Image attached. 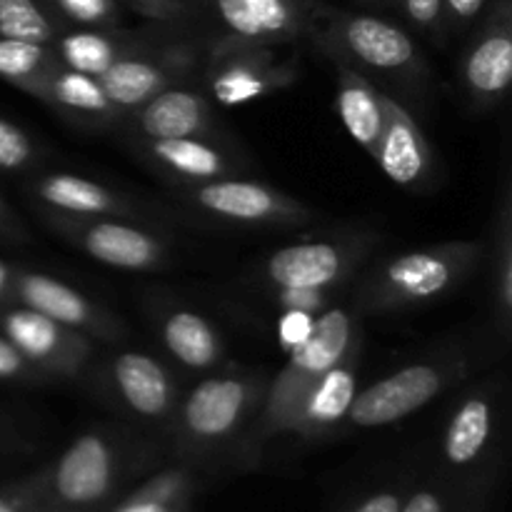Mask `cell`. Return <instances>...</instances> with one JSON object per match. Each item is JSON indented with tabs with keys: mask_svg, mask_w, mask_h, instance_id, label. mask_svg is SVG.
Returning <instances> with one entry per match:
<instances>
[{
	"mask_svg": "<svg viewBox=\"0 0 512 512\" xmlns=\"http://www.w3.org/2000/svg\"><path fill=\"white\" fill-rule=\"evenodd\" d=\"M310 43L333 63L350 65L398 100L428 103L433 73L413 35L398 23L373 13L330 8L315 25Z\"/></svg>",
	"mask_w": 512,
	"mask_h": 512,
	"instance_id": "obj_1",
	"label": "cell"
},
{
	"mask_svg": "<svg viewBox=\"0 0 512 512\" xmlns=\"http://www.w3.org/2000/svg\"><path fill=\"white\" fill-rule=\"evenodd\" d=\"M483 240H448L390 255L368 270L355 288L360 315H390L448 298L483 263Z\"/></svg>",
	"mask_w": 512,
	"mask_h": 512,
	"instance_id": "obj_2",
	"label": "cell"
},
{
	"mask_svg": "<svg viewBox=\"0 0 512 512\" xmlns=\"http://www.w3.org/2000/svg\"><path fill=\"white\" fill-rule=\"evenodd\" d=\"M363 340L360 313L345 305H330L315 320V328L303 345L288 353V360L273 380H268L263 403L255 415L253 438L265 440L288 430L290 418L298 408L300 398L310 385L328 373L335 363L348 355L355 343Z\"/></svg>",
	"mask_w": 512,
	"mask_h": 512,
	"instance_id": "obj_3",
	"label": "cell"
},
{
	"mask_svg": "<svg viewBox=\"0 0 512 512\" xmlns=\"http://www.w3.org/2000/svg\"><path fill=\"white\" fill-rule=\"evenodd\" d=\"M478 355L465 348L445 350L433 358L415 360L358 390L343 425L348 430H375L410 418L448 390L473 375Z\"/></svg>",
	"mask_w": 512,
	"mask_h": 512,
	"instance_id": "obj_4",
	"label": "cell"
},
{
	"mask_svg": "<svg viewBox=\"0 0 512 512\" xmlns=\"http://www.w3.org/2000/svg\"><path fill=\"white\" fill-rule=\"evenodd\" d=\"M268 378L260 370L220 368L180 395L175 408L178 438L190 448H213L235 438L258 415Z\"/></svg>",
	"mask_w": 512,
	"mask_h": 512,
	"instance_id": "obj_5",
	"label": "cell"
},
{
	"mask_svg": "<svg viewBox=\"0 0 512 512\" xmlns=\"http://www.w3.org/2000/svg\"><path fill=\"white\" fill-rule=\"evenodd\" d=\"M380 235L375 230H348L330 238L300 240L265 255L258 280L268 290L313 288L335 293L373 258Z\"/></svg>",
	"mask_w": 512,
	"mask_h": 512,
	"instance_id": "obj_6",
	"label": "cell"
},
{
	"mask_svg": "<svg viewBox=\"0 0 512 512\" xmlns=\"http://www.w3.org/2000/svg\"><path fill=\"white\" fill-rule=\"evenodd\" d=\"M203 90L223 108H240L290 88L300 78L298 55L270 45L210 40L203 53Z\"/></svg>",
	"mask_w": 512,
	"mask_h": 512,
	"instance_id": "obj_7",
	"label": "cell"
},
{
	"mask_svg": "<svg viewBox=\"0 0 512 512\" xmlns=\"http://www.w3.org/2000/svg\"><path fill=\"white\" fill-rule=\"evenodd\" d=\"M180 200L208 220L238 228H300L318 220L310 205L260 180L230 175L178 188Z\"/></svg>",
	"mask_w": 512,
	"mask_h": 512,
	"instance_id": "obj_8",
	"label": "cell"
},
{
	"mask_svg": "<svg viewBox=\"0 0 512 512\" xmlns=\"http://www.w3.org/2000/svg\"><path fill=\"white\" fill-rule=\"evenodd\" d=\"M215 28L213 40L293 45L308 40L328 10L325 0H198Z\"/></svg>",
	"mask_w": 512,
	"mask_h": 512,
	"instance_id": "obj_9",
	"label": "cell"
},
{
	"mask_svg": "<svg viewBox=\"0 0 512 512\" xmlns=\"http://www.w3.org/2000/svg\"><path fill=\"white\" fill-rule=\"evenodd\" d=\"M0 333L48 380H78L95 360V340L25 305L0 308Z\"/></svg>",
	"mask_w": 512,
	"mask_h": 512,
	"instance_id": "obj_10",
	"label": "cell"
},
{
	"mask_svg": "<svg viewBox=\"0 0 512 512\" xmlns=\"http://www.w3.org/2000/svg\"><path fill=\"white\" fill-rule=\"evenodd\" d=\"M460 88L478 113L495 110L512 83V0H493L460 55Z\"/></svg>",
	"mask_w": 512,
	"mask_h": 512,
	"instance_id": "obj_11",
	"label": "cell"
},
{
	"mask_svg": "<svg viewBox=\"0 0 512 512\" xmlns=\"http://www.w3.org/2000/svg\"><path fill=\"white\" fill-rule=\"evenodd\" d=\"M200 65H203V53L193 43L158 38L145 48L115 60L98 80L115 108L128 115L170 85L188 83L193 70H198Z\"/></svg>",
	"mask_w": 512,
	"mask_h": 512,
	"instance_id": "obj_12",
	"label": "cell"
},
{
	"mask_svg": "<svg viewBox=\"0 0 512 512\" xmlns=\"http://www.w3.org/2000/svg\"><path fill=\"white\" fill-rule=\"evenodd\" d=\"M48 223L80 253L108 268L153 273L170 260V245L163 233L143 228L130 218L48 220Z\"/></svg>",
	"mask_w": 512,
	"mask_h": 512,
	"instance_id": "obj_13",
	"label": "cell"
},
{
	"mask_svg": "<svg viewBox=\"0 0 512 512\" xmlns=\"http://www.w3.org/2000/svg\"><path fill=\"white\" fill-rule=\"evenodd\" d=\"M13 303L48 315L50 320L78 333L88 335L95 343H123L125 323L105 305L85 295L83 290L63 283L40 270H15Z\"/></svg>",
	"mask_w": 512,
	"mask_h": 512,
	"instance_id": "obj_14",
	"label": "cell"
},
{
	"mask_svg": "<svg viewBox=\"0 0 512 512\" xmlns=\"http://www.w3.org/2000/svg\"><path fill=\"white\" fill-rule=\"evenodd\" d=\"M103 388L115 405L148 423L175 415L180 388L168 365L143 350H120L103 365Z\"/></svg>",
	"mask_w": 512,
	"mask_h": 512,
	"instance_id": "obj_15",
	"label": "cell"
},
{
	"mask_svg": "<svg viewBox=\"0 0 512 512\" xmlns=\"http://www.w3.org/2000/svg\"><path fill=\"white\" fill-rule=\"evenodd\" d=\"M373 160L390 183L410 193L433 188L438 178V155L420 128V120L390 93H383V133Z\"/></svg>",
	"mask_w": 512,
	"mask_h": 512,
	"instance_id": "obj_16",
	"label": "cell"
},
{
	"mask_svg": "<svg viewBox=\"0 0 512 512\" xmlns=\"http://www.w3.org/2000/svg\"><path fill=\"white\" fill-rule=\"evenodd\" d=\"M28 198L48 220L90 218H143V205L128 193L65 170H45L30 175Z\"/></svg>",
	"mask_w": 512,
	"mask_h": 512,
	"instance_id": "obj_17",
	"label": "cell"
},
{
	"mask_svg": "<svg viewBox=\"0 0 512 512\" xmlns=\"http://www.w3.org/2000/svg\"><path fill=\"white\" fill-rule=\"evenodd\" d=\"M133 140H165V138H225L223 125L215 115L213 100L203 88H190L188 83L170 85L163 93L150 98L133 113L125 115Z\"/></svg>",
	"mask_w": 512,
	"mask_h": 512,
	"instance_id": "obj_18",
	"label": "cell"
},
{
	"mask_svg": "<svg viewBox=\"0 0 512 512\" xmlns=\"http://www.w3.org/2000/svg\"><path fill=\"white\" fill-rule=\"evenodd\" d=\"M140 160L178 188L230 178L245 170V158L223 138L133 140Z\"/></svg>",
	"mask_w": 512,
	"mask_h": 512,
	"instance_id": "obj_19",
	"label": "cell"
},
{
	"mask_svg": "<svg viewBox=\"0 0 512 512\" xmlns=\"http://www.w3.org/2000/svg\"><path fill=\"white\" fill-rule=\"evenodd\" d=\"M505 380L483 378L470 385L453 405L443 430V458L453 468H470L493 445L500 410L505 405Z\"/></svg>",
	"mask_w": 512,
	"mask_h": 512,
	"instance_id": "obj_20",
	"label": "cell"
},
{
	"mask_svg": "<svg viewBox=\"0 0 512 512\" xmlns=\"http://www.w3.org/2000/svg\"><path fill=\"white\" fill-rule=\"evenodd\" d=\"M118 468V445L100 430L80 435L53 468L55 495L70 505H90L110 493Z\"/></svg>",
	"mask_w": 512,
	"mask_h": 512,
	"instance_id": "obj_21",
	"label": "cell"
},
{
	"mask_svg": "<svg viewBox=\"0 0 512 512\" xmlns=\"http://www.w3.org/2000/svg\"><path fill=\"white\" fill-rule=\"evenodd\" d=\"M150 318L155 323L160 345L180 368L200 375L225 368L223 335L203 313L165 300L155 305Z\"/></svg>",
	"mask_w": 512,
	"mask_h": 512,
	"instance_id": "obj_22",
	"label": "cell"
},
{
	"mask_svg": "<svg viewBox=\"0 0 512 512\" xmlns=\"http://www.w3.org/2000/svg\"><path fill=\"white\" fill-rule=\"evenodd\" d=\"M360 355H363V340L355 343L340 363H335L328 373L310 385L290 418V433L313 438V435L333 433L343 425L360 390Z\"/></svg>",
	"mask_w": 512,
	"mask_h": 512,
	"instance_id": "obj_23",
	"label": "cell"
},
{
	"mask_svg": "<svg viewBox=\"0 0 512 512\" xmlns=\"http://www.w3.org/2000/svg\"><path fill=\"white\" fill-rule=\"evenodd\" d=\"M35 100L85 128H113V125H123L125 120V115L115 108L95 75L78 73L73 68H65L63 63H58L45 75Z\"/></svg>",
	"mask_w": 512,
	"mask_h": 512,
	"instance_id": "obj_24",
	"label": "cell"
},
{
	"mask_svg": "<svg viewBox=\"0 0 512 512\" xmlns=\"http://www.w3.org/2000/svg\"><path fill=\"white\" fill-rule=\"evenodd\" d=\"M158 38L160 35L150 33V30H125L123 25L118 28H65L53 43V50L65 68L100 78L115 60L145 48Z\"/></svg>",
	"mask_w": 512,
	"mask_h": 512,
	"instance_id": "obj_25",
	"label": "cell"
},
{
	"mask_svg": "<svg viewBox=\"0 0 512 512\" xmlns=\"http://www.w3.org/2000/svg\"><path fill=\"white\" fill-rule=\"evenodd\" d=\"M338 73L335 110L350 138L373 158L383 133V90L350 65L333 63Z\"/></svg>",
	"mask_w": 512,
	"mask_h": 512,
	"instance_id": "obj_26",
	"label": "cell"
},
{
	"mask_svg": "<svg viewBox=\"0 0 512 512\" xmlns=\"http://www.w3.org/2000/svg\"><path fill=\"white\" fill-rule=\"evenodd\" d=\"M493 323L503 340L512 330V193L505 178L493 228Z\"/></svg>",
	"mask_w": 512,
	"mask_h": 512,
	"instance_id": "obj_27",
	"label": "cell"
},
{
	"mask_svg": "<svg viewBox=\"0 0 512 512\" xmlns=\"http://www.w3.org/2000/svg\"><path fill=\"white\" fill-rule=\"evenodd\" d=\"M53 45L0 38V78L28 95H38L45 75L58 65Z\"/></svg>",
	"mask_w": 512,
	"mask_h": 512,
	"instance_id": "obj_28",
	"label": "cell"
},
{
	"mask_svg": "<svg viewBox=\"0 0 512 512\" xmlns=\"http://www.w3.org/2000/svg\"><path fill=\"white\" fill-rule=\"evenodd\" d=\"M65 28L45 0H0V38L53 45Z\"/></svg>",
	"mask_w": 512,
	"mask_h": 512,
	"instance_id": "obj_29",
	"label": "cell"
},
{
	"mask_svg": "<svg viewBox=\"0 0 512 512\" xmlns=\"http://www.w3.org/2000/svg\"><path fill=\"white\" fill-rule=\"evenodd\" d=\"M45 163L38 140L13 120L0 115V173L30 175Z\"/></svg>",
	"mask_w": 512,
	"mask_h": 512,
	"instance_id": "obj_30",
	"label": "cell"
},
{
	"mask_svg": "<svg viewBox=\"0 0 512 512\" xmlns=\"http://www.w3.org/2000/svg\"><path fill=\"white\" fill-rule=\"evenodd\" d=\"M68 28H118L123 0H45Z\"/></svg>",
	"mask_w": 512,
	"mask_h": 512,
	"instance_id": "obj_31",
	"label": "cell"
},
{
	"mask_svg": "<svg viewBox=\"0 0 512 512\" xmlns=\"http://www.w3.org/2000/svg\"><path fill=\"white\" fill-rule=\"evenodd\" d=\"M390 5H395V8L403 13L405 20H408L415 30L428 35L433 43H448L450 28L448 18H445L443 0H390Z\"/></svg>",
	"mask_w": 512,
	"mask_h": 512,
	"instance_id": "obj_32",
	"label": "cell"
},
{
	"mask_svg": "<svg viewBox=\"0 0 512 512\" xmlns=\"http://www.w3.org/2000/svg\"><path fill=\"white\" fill-rule=\"evenodd\" d=\"M0 383L15 385H40L50 383L33 363L25 360V355L0 333Z\"/></svg>",
	"mask_w": 512,
	"mask_h": 512,
	"instance_id": "obj_33",
	"label": "cell"
},
{
	"mask_svg": "<svg viewBox=\"0 0 512 512\" xmlns=\"http://www.w3.org/2000/svg\"><path fill=\"white\" fill-rule=\"evenodd\" d=\"M270 298L278 303L280 310H300V313H310V315H320L325 308L333 305V293H330V290H313V288L270 290Z\"/></svg>",
	"mask_w": 512,
	"mask_h": 512,
	"instance_id": "obj_34",
	"label": "cell"
},
{
	"mask_svg": "<svg viewBox=\"0 0 512 512\" xmlns=\"http://www.w3.org/2000/svg\"><path fill=\"white\" fill-rule=\"evenodd\" d=\"M315 320H318V315L300 313V310H283V315L278 318V328H275L280 350L293 353L298 345H303L313 333Z\"/></svg>",
	"mask_w": 512,
	"mask_h": 512,
	"instance_id": "obj_35",
	"label": "cell"
},
{
	"mask_svg": "<svg viewBox=\"0 0 512 512\" xmlns=\"http://www.w3.org/2000/svg\"><path fill=\"white\" fill-rule=\"evenodd\" d=\"M123 5L155 23H178L190 13V0H123Z\"/></svg>",
	"mask_w": 512,
	"mask_h": 512,
	"instance_id": "obj_36",
	"label": "cell"
},
{
	"mask_svg": "<svg viewBox=\"0 0 512 512\" xmlns=\"http://www.w3.org/2000/svg\"><path fill=\"white\" fill-rule=\"evenodd\" d=\"M488 3L490 0H443L450 35L468 33L470 28H475Z\"/></svg>",
	"mask_w": 512,
	"mask_h": 512,
	"instance_id": "obj_37",
	"label": "cell"
},
{
	"mask_svg": "<svg viewBox=\"0 0 512 512\" xmlns=\"http://www.w3.org/2000/svg\"><path fill=\"white\" fill-rule=\"evenodd\" d=\"M178 485H180L178 475L160 478L158 483L153 485V495H143V498L135 500V503L128 505L123 512H173L165 495L175 493V490H178Z\"/></svg>",
	"mask_w": 512,
	"mask_h": 512,
	"instance_id": "obj_38",
	"label": "cell"
},
{
	"mask_svg": "<svg viewBox=\"0 0 512 512\" xmlns=\"http://www.w3.org/2000/svg\"><path fill=\"white\" fill-rule=\"evenodd\" d=\"M30 235L25 230L23 220L18 218L10 203L5 200V195L0 193V243H8V245H23L28 243Z\"/></svg>",
	"mask_w": 512,
	"mask_h": 512,
	"instance_id": "obj_39",
	"label": "cell"
},
{
	"mask_svg": "<svg viewBox=\"0 0 512 512\" xmlns=\"http://www.w3.org/2000/svg\"><path fill=\"white\" fill-rule=\"evenodd\" d=\"M400 512H443V503L433 490H420L408 500V505H400Z\"/></svg>",
	"mask_w": 512,
	"mask_h": 512,
	"instance_id": "obj_40",
	"label": "cell"
},
{
	"mask_svg": "<svg viewBox=\"0 0 512 512\" xmlns=\"http://www.w3.org/2000/svg\"><path fill=\"white\" fill-rule=\"evenodd\" d=\"M355 512H400V498L395 493H378L365 500Z\"/></svg>",
	"mask_w": 512,
	"mask_h": 512,
	"instance_id": "obj_41",
	"label": "cell"
},
{
	"mask_svg": "<svg viewBox=\"0 0 512 512\" xmlns=\"http://www.w3.org/2000/svg\"><path fill=\"white\" fill-rule=\"evenodd\" d=\"M15 265L0 260V308L13 303V285H15Z\"/></svg>",
	"mask_w": 512,
	"mask_h": 512,
	"instance_id": "obj_42",
	"label": "cell"
},
{
	"mask_svg": "<svg viewBox=\"0 0 512 512\" xmlns=\"http://www.w3.org/2000/svg\"><path fill=\"white\" fill-rule=\"evenodd\" d=\"M0 512H20L18 500L8 498V495H0Z\"/></svg>",
	"mask_w": 512,
	"mask_h": 512,
	"instance_id": "obj_43",
	"label": "cell"
},
{
	"mask_svg": "<svg viewBox=\"0 0 512 512\" xmlns=\"http://www.w3.org/2000/svg\"><path fill=\"white\" fill-rule=\"evenodd\" d=\"M365 5H378V8H390V0H360Z\"/></svg>",
	"mask_w": 512,
	"mask_h": 512,
	"instance_id": "obj_44",
	"label": "cell"
}]
</instances>
